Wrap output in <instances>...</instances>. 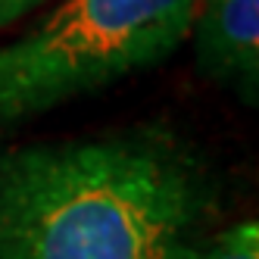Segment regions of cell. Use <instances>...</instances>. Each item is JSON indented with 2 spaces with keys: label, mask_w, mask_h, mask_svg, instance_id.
Returning <instances> with one entry per match:
<instances>
[{
  "label": "cell",
  "mask_w": 259,
  "mask_h": 259,
  "mask_svg": "<svg viewBox=\"0 0 259 259\" xmlns=\"http://www.w3.org/2000/svg\"><path fill=\"white\" fill-rule=\"evenodd\" d=\"M181 259H259V225L244 219L209 237H197Z\"/></svg>",
  "instance_id": "cell-4"
},
{
  "label": "cell",
  "mask_w": 259,
  "mask_h": 259,
  "mask_svg": "<svg viewBox=\"0 0 259 259\" xmlns=\"http://www.w3.org/2000/svg\"><path fill=\"white\" fill-rule=\"evenodd\" d=\"M200 0H66L0 44V132L153 66L188 38Z\"/></svg>",
  "instance_id": "cell-2"
},
{
  "label": "cell",
  "mask_w": 259,
  "mask_h": 259,
  "mask_svg": "<svg viewBox=\"0 0 259 259\" xmlns=\"http://www.w3.org/2000/svg\"><path fill=\"white\" fill-rule=\"evenodd\" d=\"M41 4H47V0H0V28L13 25L16 19H22L25 13H31Z\"/></svg>",
  "instance_id": "cell-5"
},
{
  "label": "cell",
  "mask_w": 259,
  "mask_h": 259,
  "mask_svg": "<svg viewBox=\"0 0 259 259\" xmlns=\"http://www.w3.org/2000/svg\"><path fill=\"white\" fill-rule=\"evenodd\" d=\"M212 203L165 128L0 150V259H181Z\"/></svg>",
  "instance_id": "cell-1"
},
{
  "label": "cell",
  "mask_w": 259,
  "mask_h": 259,
  "mask_svg": "<svg viewBox=\"0 0 259 259\" xmlns=\"http://www.w3.org/2000/svg\"><path fill=\"white\" fill-rule=\"evenodd\" d=\"M191 28L203 75L234 84L253 103L259 81V0H200Z\"/></svg>",
  "instance_id": "cell-3"
}]
</instances>
